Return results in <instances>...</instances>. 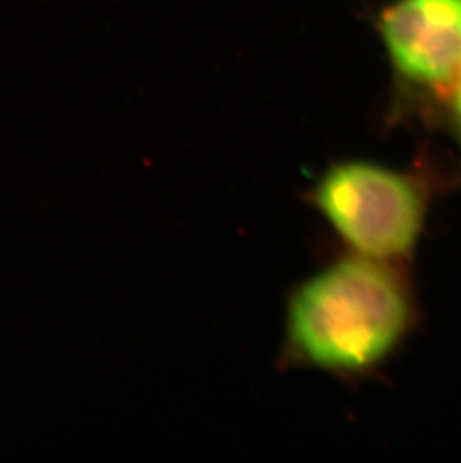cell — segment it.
Returning a JSON list of instances; mask_svg holds the SVG:
<instances>
[{
  "label": "cell",
  "instance_id": "cell-3",
  "mask_svg": "<svg viewBox=\"0 0 461 463\" xmlns=\"http://www.w3.org/2000/svg\"><path fill=\"white\" fill-rule=\"evenodd\" d=\"M379 31L401 80L428 92L451 90L461 77V0H397Z\"/></svg>",
  "mask_w": 461,
  "mask_h": 463
},
{
  "label": "cell",
  "instance_id": "cell-4",
  "mask_svg": "<svg viewBox=\"0 0 461 463\" xmlns=\"http://www.w3.org/2000/svg\"><path fill=\"white\" fill-rule=\"evenodd\" d=\"M448 118L454 136L461 146V77L448 92Z\"/></svg>",
  "mask_w": 461,
  "mask_h": 463
},
{
  "label": "cell",
  "instance_id": "cell-1",
  "mask_svg": "<svg viewBox=\"0 0 461 463\" xmlns=\"http://www.w3.org/2000/svg\"><path fill=\"white\" fill-rule=\"evenodd\" d=\"M414 323V298L400 266L348 252L292 289L283 366L364 378L400 350Z\"/></svg>",
  "mask_w": 461,
  "mask_h": 463
},
{
  "label": "cell",
  "instance_id": "cell-2",
  "mask_svg": "<svg viewBox=\"0 0 461 463\" xmlns=\"http://www.w3.org/2000/svg\"><path fill=\"white\" fill-rule=\"evenodd\" d=\"M307 198L349 252L401 266L421 239L430 195L417 175L351 159L328 166Z\"/></svg>",
  "mask_w": 461,
  "mask_h": 463
}]
</instances>
